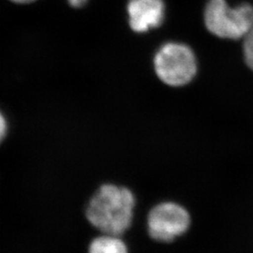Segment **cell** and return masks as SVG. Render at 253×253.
<instances>
[{"label": "cell", "mask_w": 253, "mask_h": 253, "mask_svg": "<svg viewBox=\"0 0 253 253\" xmlns=\"http://www.w3.org/2000/svg\"><path fill=\"white\" fill-rule=\"evenodd\" d=\"M126 11L130 28L145 33L163 24L165 6L163 0H129Z\"/></svg>", "instance_id": "cell-5"}, {"label": "cell", "mask_w": 253, "mask_h": 253, "mask_svg": "<svg viewBox=\"0 0 253 253\" xmlns=\"http://www.w3.org/2000/svg\"><path fill=\"white\" fill-rule=\"evenodd\" d=\"M243 42V54L245 62L248 67L253 71V27L244 37Z\"/></svg>", "instance_id": "cell-7"}, {"label": "cell", "mask_w": 253, "mask_h": 253, "mask_svg": "<svg viewBox=\"0 0 253 253\" xmlns=\"http://www.w3.org/2000/svg\"><path fill=\"white\" fill-rule=\"evenodd\" d=\"M190 213L180 205L164 202L155 206L147 216V232L159 242H172L190 229Z\"/></svg>", "instance_id": "cell-4"}, {"label": "cell", "mask_w": 253, "mask_h": 253, "mask_svg": "<svg viewBox=\"0 0 253 253\" xmlns=\"http://www.w3.org/2000/svg\"><path fill=\"white\" fill-rule=\"evenodd\" d=\"M88 253H128V249L119 235L102 234L91 241Z\"/></svg>", "instance_id": "cell-6"}, {"label": "cell", "mask_w": 253, "mask_h": 253, "mask_svg": "<svg viewBox=\"0 0 253 253\" xmlns=\"http://www.w3.org/2000/svg\"><path fill=\"white\" fill-rule=\"evenodd\" d=\"M205 25L213 35L227 40H240L253 27V7L241 4L230 7L226 0H209L205 9Z\"/></svg>", "instance_id": "cell-2"}, {"label": "cell", "mask_w": 253, "mask_h": 253, "mask_svg": "<svg viewBox=\"0 0 253 253\" xmlns=\"http://www.w3.org/2000/svg\"><path fill=\"white\" fill-rule=\"evenodd\" d=\"M12 2H15V3H19V4H27V3H31V2H34L36 0H10Z\"/></svg>", "instance_id": "cell-10"}, {"label": "cell", "mask_w": 253, "mask_h": 253, "mask_svg": "<svg viewBox=\"0 0 253 253\" xmlns=\"http://www.w3.org/2000/svg\"><path fill=\"white\" fill-rule=\"evenodd\" d=\"M134 207L135 197L130 190L105 184L91 198L85 216L100 233L121 235L132 223Z\"/></svg>", "instance_id": "cell-1"}, {"label": "cell", "mask_w": 253, "mask_h": 253, "mask_svg": "<svg viewBox=\"0 0 253 253\" xmlns=\"http://www.w3.org/2000/svg\"><path fill=\"white\" fill-rule=\"evenodd\" d=\"M158 77L170 86L188 84L197 73V60L188 45L168 42L162 46L154 58Z\"/></svg>", "instance_id": "cell-3"}, {"label": "cell", "mask_w": 253, "mask_h": 253, "mask_svg": "<svg viewBox=\"0 0 253 253\" xmlns=\"http://www.w3.org/2000/svg\"><path fill=\"white\" fill-rule=\"evenodd\" d=\"M68 2L73 8H82L86 4L87 0H68Z\"/></svg>", "instance_id": "cell-9"}, {"label": "cell", "mask_w": 253, "mask_h": 253, "mask_svg": "<svg viewBox=\"0 0 253 253\" xmlns=\"http://www.w3.org/2000/svg\"><path fill=\"white\" fill-rule=\"evenodd\" d=\"M8 133V121L4 114L0 111V145L4 141Z\"/></svg>", "instance_id": "cell-8"}]
</instances>
